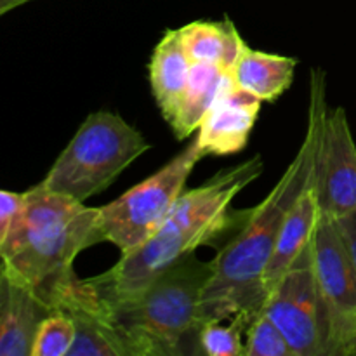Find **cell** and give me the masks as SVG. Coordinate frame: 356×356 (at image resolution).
<instances>
[{
    "instance_id": "obj_5",
    "label": "cell",
    "mask_w": 356,
    "mask_h": 356,
    "mask_svg": "<svg viewBox=\"0 0 356 356\" xmlns=\"http://www.w3.org/2000/svg\"><path fill=\"white\" fill-rule=\"evenodd\" d=\"M149 149L145 136L113 111H94L80 124L42 186L86 204Z\"/></svg>"
},
{
    "instance_id": "obj_17",
    "label": "cell",
    "mask_w": 356,
    "mask_h": 356,
    "mask_svg": "<svg viewBox=\"0 0 356 356\" xmlns=\"http://www.w3.org/2000/svg\"><path fill=\"white\" fill-rule=\"evenodd\" d=\"M226 73L228 72L222 66L214 65V63H191L186 90H184L176 120L170 125L176 139L181 141L198 131L205 115L218 97Z\"/></svg>"
},
{
    "instance_id": "obj_8",
    "label": "cell",
    "mask_w": 356,
    "mask_h": 356,
    "mask_svg": "<svg viewBox=\"0 0 356 356\" xmlns=\"http://www.w3.org/2000/svg\"><path fill=\"white\" fill-rule=\"evenodd\" d=\"M312 245L268 294L263 312L284 332L296 356H325V325Z\"/></svg>"
},
{
    "instance_id": "obj_20",
    "label": "cell",
    "mask_w": 356,
    "mask_h": 356,
    "mask_svg": "<svg viewBox=\"0 0 356 356\" xmlns=\"http://www.w3.org/2000/svg\"><path fill=\"white\" fill-rule=\"evenodd\" d=\"M245 332V356H296L284 332L264 312L254 318Z\"/></svg>"
},
{
    "instance_id": "obj_15",
    "label": "cell",
    "mask_w": 356,
    "mask_h": 356,
    "mask_svg": "<svg viewBox=\"0 0 356 356\" xmlns=\"http://www.w3.org/2000/svg\"><path fill=\"white\" fill-rule=\"evenodd\" d=\"M298 63L296 58L256 51L245 45L233 66L232 75L240 89L257 99L273 103L292 86Z\"/></svg>"
},
{
    "instance_id": "obj_1",
    "label": "cell",
    "mask_w": 356,
    "mask_h": 356,
    "mask_svg": "<svg viewBox=\"0 0 356 356\" xmlns=\"http://www.w3.org/2000/svg\"><path fill=\"white\" fill-rule=\"evenodd\" d=\"M325 73L312 70L308 125L299 152L266 198L250 209L238 233L214 257V273L204 292L207 320H229L249 329L266 305L264 273L273 257L285 218L315 172L320 136L327 115Z\"/></svg>"
},
{
    "instance_id": "obj_22",
    "label": "cell",
    "mask_w": 356,
    "mask_h": 356,
    "mask_svg": "<svg viewBox=\"0 0 356 356\" xmlns=\"http://www.w3.org/2000/svg\"><path fill=\"white\" fill-rule=\"evenodd\" d=\"M336 221H337V226H339V232L341 235H343L344 243H346L348 252H350L351 261H353L355 270H356V214L336 219Z\"/></svg>"
},
{
    "instance_id": "obj_18",
    "label": "cell",
    "mask_w": 356,
    "mask_h": 356,
    "mask_svg": "<svg viewBox=\"0 0 356 356\" xmlns=\"http://www.w3.org/2000/svg\"><path fill=\"white\" fill-rule=\"evenodd\" d=\"M75 343V323L66 313L52 312L40 323L31 356H68Z\"/></svg>"
},
{
    "instance_id": "obj_19",
    "label": "cell",
    "mask_w": 356,
    "mask_h": 356,
    "mask_svg": "<svg viewBox=\"0 0 356 356\" xmlns=\"http://www.w3.org/2000/svg\"><path fill=\"white\" fill-rule=\"evenodd\" d=\"M225 320H207L202 325L198 334L200 353L207 356H240L245 353L242 341L243 329L240 323L229 322L225 325Z\"/></svg>"
},
{
    "instance_id": "obj_12",
    "label": "cell",
    "mask_w": 356,
    "mask_h": 356,
    "mask_svg": "<svg viewBox=\"0 0 356 356\" xmlns=\"http://www.w3.org/2000/svg\"><path fill=\"white\" fill-rule=\"evenodd\" d=\"M51 313L30 287L0 271V356H31L38 327Z\"/></svg>"
},
{
    "instance_id": "obj_14",
    "label": "cell",
    "mask_w": 356,
    "mask_h": 356,
    "mask_svg": "<svg viewBox=\"0 0 356 356\" xmlns=\"http://www.w3.org/2000/svg\"><path fill=\"white\" fill-rule=\"evenodd\" d=\"M191 61L184 52L179 28L167 30L149 59V86L160 113L169 125L176 120L188 83Z\"/></svg>"
},
{
    "instance_id": "obj_11",
    "label": "cell",
    "mask_w": 356,
    "mask_h": 356,
    "mask_svg": "<svg viewBox=\"0 0 356 356\" xmlns=\"http://www.w3.org/2000/svg\"><path fill=\"white\" fill-rule=\"evenodd\" d=\"M263 101L240 89L232 72L226 73L218 97L198 127V146L204 156H226L242 152L259 117Z\"/></svg>"
},
{
    "instance_id": "obj_10",
    "label": "cell",
    "mask_w": 356,
    "mask_h": 356,
    "mask_svg": "<svg viewBox=\"0 0 356 356\" xmlns=\"http://www.w3.org/2000/svg\"><path fill=\"white\" fill-rule=\"evenodd\" d=\"M54 312L66 313L75 323V343L68 356H132L110 305L89 278H76L59 296Z\"/></svg>"
},
{
    "instance_id": "obj_13",
    "label": "cell",
    "mask_w": 356,
    "mask_h": 356,
    "mask_svg": "<svg viewBox=\"0 0 356 356\" xmlns=\"http://www.w3.org/2000/svg\"><path fill=\"white\" fill-rule=\"evenodd\" d=\"M313 176H315V172H313ZM318 219V198H316L315 183L312 179L306 190L299 195L296 204L292 205L287 218H285L284 226H282L273 257H271L270 266L264 273L266 296L277 287L278 282L296 266L302 254L309 249Z\"/></svg>"
},
{
    "instance_id": "obj_23",
    "label": "cell",
    "mask_w": 356,
    "mask_h": 356,
    "mask_svg": "<svg viewBox=\"0 0 356 356\" xmlns=\"http://www.w3.org/2000/svg\"><path fill=\"white\" fill-rule=\"evenodd\" d=\"M28 2H33V0H0V14H7L9 10L17 9Z\"/></svg>"
},
{
    "instance_id": "obj_21",
    "label": "cell",
    "mask_w": 356,
    "mask_h": 356,
    "mask_svg": "<svg viewBox=\"0 0 356 356\" xmlns=\"http://www.w3.org/2000/svg\"><path fill=\"white\" fill-rule=\"evenodd\" d=\"M23 202L24 191L23 193H16V191L10 190L0 191V240L6 238L7 233L16 222L17 216L23 209Z\"/></svg>"
},
{
    "instance_id": "obj_6",
    "label": "cell",
    "mask_w": 356,
    "mask_h": 356,
    "mask_svg": "<svg viewBox=\"0 0 356 356\" xmlns=\"http://www.w3.org/2000/svg\"><path fill=\"white\" fill-rule=\"evenodd\" d=\"M202 159L204 153L195 138L148 179L99 207L97 226L101 240L117 247L122 256L145 245L174 211L191 170Z\"/></svg>"
},
{
    "instance_id": "obj_9",
    "label": "cell",
    "mask_w": 356,
    "mask_h": 356,
    "mask_svg": "<svg viewBox=\"0 0 356 356\" xmlns=\"http://www.w3.org/2000/svg\"><path fill=\"white\" fill-rule=\"evenodd\" d=\"M313 183L320 214L332 219L356 214V143L343 106L327 110Z\"/></svg>"
},
{
    "instance_id": "obj_2",
    "label": "cell",
    "mask_w": 356,
    "mask_h": 356,
    "mask_svg": "<svg viewBox=\"0 0 356 356\" xmlns=\"http://www.w3.org/2000/svg\"><path fill=\"white\" fill-rule=\"evenodd\" d=\"M261 155L219 170L207 183L184 191L162 228L134 252L124 254L115 266L89 280L106 301H124L141 292L156 275L198 247L214 242L235 222L243 221L242 212L235 219L232 204L240 191L263 174Z\"/></svg>"
},
{
    "instance_id": "obj_7",
    "label": "cell",
    "mask_w": 356,
    "mask_h": 356,
    "mask_svg": "<svg viewBox=\"0 0 356 356\" xmlns=\"http://www.w3.org/2000/svg\"><path fill=\"white\" fill-rule=\"evenodd\" d=\"M312 263L325 325V356H356V270L336 219L320 214Z\"/></svg>"
},
{
    "instance_id": "obj_3",
    "label": "cell",
    "mask_w": 356,
    "mask_h": 356,
    "mask_svg": "<svg viewBox=\"0 0 356 356\" xmlns=\"http://www.w3.org/2000/svg\"><path fill=\"white\" fill-rule=\"evenodd\" d=\"M99 207L37 184L24 191L23 209L0 240V271L30 287L54 312L59 296L76 280L75 257L101 243Z\"/></svg>"
},
{
    "instance_id": "obj_4",
    "label": "cell",
    "mask_w": 356,
    "mask_h": 356,
    "mask_svg": "<svg viewBox=\"0 0 356 356\" xmlns=\"http://www.w3.org/2000/svg\"><path fill=\"white\" fill-rule=\"evenodd\" d=\"M212 273L214 259L204 261L190 254L156 275L132 298L108 301L132 356L200 353L204 292Z\"/></svg>"
},
{
    "instance_id": "obj_16",
    "label": "cell",
    "mask_w": 356,
    "mask_h": 356,
    "mask_svg": "<svg viewBox=\"0 0 356 356\" xmlns=\"http://www.w3.org/2000/svg\"><path fill=\"white\" fill-rule=\"evenodd\" d=\"M179 33L191 63H214L226 72H232L247 45L229 17H225V21H191L179 28Z\"/></svg>"
}]
</instances>
